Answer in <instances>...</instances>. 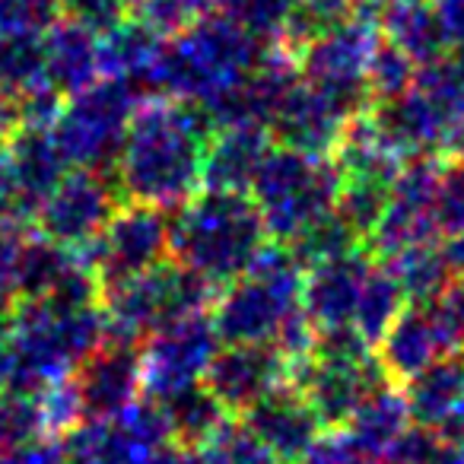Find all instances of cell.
I'll use <instances>...</instances> for the list:
<instances>
[{"label": "cell", "instance_id": "6da1fadb", "mask_svg": "<svg viewBox=\"0 0 464 464\" xmlns=\"http://www.w3.org/2000/svg\"><path fill=\"white\" fill-rule=\"evenodd\" d=\"M213 130L200 102L147 92L130 115L111 169L121 198L166 210L185 204L200 191L204 150Z\"/></svg>", "mask_w": 464, "mask_h": 464}, {"label": "cell", "instance_id": "7a4b0ae2", "mask_svg": "<svg viewBox=\"0 0 464 464\" xmlns=\"http://www.w3.org/2000/svg\"><path fill=\"white\" fill-rule=\"evenodd\" d=\"M267 242V226L248 191L200 188L172 210L169 258L210 280L217 290L246 274Z\"/></svg>", "mask_w": 464, "mask_h": 464}, {"label": "cell", "instance_id": "3957f363", "mask_svg": "<svg viewBox=\"0 0 464 464\" xmlns=\"http://www.w3.org/2000/svg\"><path fill=\"white\" fill-rule=\"evenodd\" d=\"M261 52L265 42L248 35L217 10H207L200 20L162 42L147 92L207 102L217 92L242 83L258 64Z\"/></svg>", "mask_w": 464, "mask_h": 464}, {"label": "cell", "instance_id": "277c9868", "mask_svg": "<svg viewBox=\"0 0 464 464\" xmlns=\"http://www.w3.org/2000/svg\"><path fill=\"white\" fill-rule=\"evenodd\" d=\"M305 267L284 242H267L246 274L219 286L210 322L219 343H271L280 324L303 309Z\"/></svg>", "mask_w": 464, "mask_h": 464}, {"label": "cell", "instance_id": "5b68a950", "mask_svg": "<svg viewBox=\"0 0 464 464\" xmlns=\"http://www.w3.org/2000/svg\"><path fill=\"white\" fill-rule=\"evenodd\" d=\"M213 296H217V286L210 280L188 271L175 258H166L150 271L102 293L99 303L105 315V341L140 347L143 337L172 318L207 312Z\"/></svg>", "mask_w": 464, "mask_h": 464}, {"label": "cell", "instance_id": "8992f818", "mask_svg": "<svg viewBox=\"0 0 464 464\" xmlns=\"http://www.w3.org/2000/svg\"><path fill=\"white\" fill-rule=\"evenodd\" d=\"M341 175L331 160L305 156L274 143L261 160L248 188V198L261 210L267 236L274 242H290L303 226L334 207Z\"/></svg>", "mask_w": 464, "mask_h": 464}, {"label": "cell", "instance_id": "52a82bcc", "mask_svg": "<svg viewBox=\"0 0 464 464\" xmlns=\"http://www.w3.org/2000/svg\"><path fill=\"white\" fill-rule=\"evenodd\" d=\"M147 92L118 77H99L86 90L64 99L52 121V137L67 166L111 172L130 115Z\"/></svg>", "mask_w": 464, "mask_h": 464}, {"label": "cell", "instance_id": "ba28073f", "mask_svg": "<svg viewBox=\"0 0 464 464\" xmlns=\"http://www.w3.org/2000/svg\"><path fill=\"white\" fill-rule=\"evenodd\" d=\"M169 239H172V210L140 200H121L102 232L77 255L96 274L105 293L166 261Z\"/></svg>", "mask_w": 464, "mask_h": 464}, {"label": "cell", "instance_id": "9c48e42d", "mask_svg": "<svg viewBox=\"0 0 464 464\" xmlns=\"http://www.w3.org/2000/svg\"><path fill=\"white\" fill-rule=\"evenodd\" d=\"M379 42L382 35L375 14L369 7H360L350 16H343L341 23L312 35L299 48V73H303V80L337 96L353 111H362L369 109L366 67Z\"/></svg>", "mask_w": 464, "mask_h": 464}, {"label": "cell", "instance_id": "30bf717a", "mask_svg": "<svg viewBox=\"0 0 464 464\" xmlns=\"http://www.w3.org/2000/svg\"><path fill=\"white\" fill-rule=\"evenodd\" d=\"M121 200L124 198L111 172L73 166L42 198V204L33 213V223L45 239L80 252L102 232V226L109 223Z\"/></svg>", "mask_w": 464, "mask_h": 464}, {"label": "cell", "instance_id": "8fae6325", "mask_svg": "<svg viewBox=\"0 0 464 464\" xmlns=\"http://www.w3.org/2000/svg\"><path fill=\"white\" fill-rule=\"evenodd\" d=\"M219 350V337L213 331L210 312H191L166 322L140 343L143 394L160 398L181 385L200 382Z\"/></svg>", "mask_w": 464, "mask_h": 464}, {"label": "cell", "instance_id": "7c38bea8", "mask_svg": "<svg viewBox=\"0 0 464 464\" xmlns=\"http://www.w3.org/2000/svg\"><path fill=\"white\" fill-rule=\"evenodd\" d=\"M293 388L303 392V398L312 404L324 426H341L356 411L362 398L372 388H379L385 379L375 353L362 356H315L290 362Z\"/></svg>", "mask_w": 464, "mask_h": 464}, {"label": "cell", "instance_id": "4fadbf2b", "mask_svg": "<svg viewBox=\"0 0 464 464\" xmlns=\"http://www.w3.org/2000/svg\"><path fill=\"white\" fill-rule=\"evenodd\" d=\"M353 115L356 111L337 96L324 92L322 86L309 83V80H299L277 105L274 118L267 121V130H271V140L277 147L331 160L343 128Z\"/></svg>", "mask_w": 464, "mask_h": 464}, {"label": "cell", "instance_id": "5bb4252c", "mask_svg": "<svg viewBox=\"0 0 464 464\" xmlns=\"http://www.w3.org/2000/svg\"><path fill=\"white\" fill-rule=\"evenodd\" d=\"M80 420L118 417L143 394L140 347L137 343L105 341L71 369Z\"/></svg>", "mask_w": 464, "mask_h": 464}, {"label": "cell", "instance_id": "9a60e30c", "mask_svg": "<svg viewBox=\"0 0 464 464\" xmlns=\"http://www.w3.org/2000/svg\"><path fill=\"white\" fill-rule=\"evenodd\" d=\"M290 379V362L274 343H219L204 385L226 407L229 417H239L271 388Z\"/></svg>", "mask_w": 464, "mask_h": 464}, {"label": "cell", "instance_id": "2e32d148", "mask_svg": "<svg viewBox=\"0 0 464 464\" xmlns=\"http://www.w3.org/2000/svg\"><path fill=\"white\" fill-rule=\"evenodd\" d=\"M239 420L261 439V445L271 451L277 464H299L318 432L324 430L303 392L290 382L271 388L246 413H239Z\"/></svg>", "mask_w": 464, "mask_h": 464}, {"label": "cell", "instance_id": "e0dca14e", "mask_svg": "<svg viewBox=\"0 0 464 464\" xmlns=\"http://www.w3.org/2000/svg\"><path fill=\"white\" fill-rule=\"evenodd\" d=\"M372 261L375 258L366 248H356V252L341 255V258L305 267L303 312H305V318L315 324V331L353 324V309H356V299H360V286Z\"/></svg>", "mask_w": 464, "mask_h": 464}, {"label": "cell", "instance_id": "ac0fdd59", "mask_svg": "<svg viewBox=\"0 0 464 464\" xmlns=\"http://www.w3.org/2000/svg\"><path fill=\"white\" fill-rule=\"evenodd\" d=\"M274 147L265 124H229L217 128L204 150L200 188L213 191H248L261 160Z\"/></svg>", "mask_w": 464, "mask_h": 464}, {"label": "cell", "instance_id": "d6986e66", "mask_svg": "<svg viewBox=\"0 0 464 464\" xmlns=\"http://www.w3.org/2000/svg\"><path fill=\"white\" fill-rule=\"evenodd\" d=\"M375 347H379L375 360H379L385 379L394 385H404L407 379L423 372L430 362L449 353L423 303H407Z\"/></svg>", "mask_w": 464, "mask_h": 464}, {"label": "cell", "instance_id": "ffe728a7", "mask_svg": "<svg viewBox=\"0 0 464 464\" xmlns=\"http://www.w3.org/2000/svg\"><path fill=\"white\" fill-rule=\"evenodd\" d=\"M99 77L96 33L73 20H54L42 33V80L67 99Z\"/></svg>", "mask_w": 464, "mask_h": 464}, {"label": "cell", "instance_id": "44dd1931", "mask_svg": "<svg viewBox=\"0 0 464 464\" xmlns=\"http://www.w3.org/2000/svg\"><path fill=\"white\" fill-rule=\"evenodd\" d=\"M407 426H411V411H407L404 392L394 382H382L356 404V411L343 420L341 430L350 436L362 461L385 464L388 449L398 442Z\"/></svg>", "mask_w": 464, "mask_h": 464}, {"label": "cell", "instance_id": "7402d4cb", "mask_svg": "<svg viewBox=\"0 0 464 464\" xmlns=\"http://www.w3.org/2000/svg\"><path fill=\"white\" fill-rule=\"evenodd\" d=\"M99 42V73L102 77H118L128 83L140 86L143 92L150 90V73L162 52V35L153 33L147 23L137 16H121L115 26L102 29L96 35Z\"/></svg>", "mask_w": 464, "mask_h": 464}, {"label": "cell", "instance_id": "603a6c76", "mask_svg": "<svg viewBox=\"0 0 464 464\" xmlns=\"http://www.w3.org/2000/svg\"><path fill=\"white\" fill-rule=\"evenodd\" d=\"M4 147H7L10 166H14L16 188H20V198H23V210H26V219L33 223L35 207L42 204V198L58 185L61 175L71 166L64 162V156H61L58 143H54L48 128H26V124H23Z\"/></svg>", "mask_w": 464, "mask_h": 464}, {"label": "cell", "instance_id": "cb8c5ba5", "mask_svg": "<svg viewBox=\"0 0 464 464\" xmlns=\"http://www.w3.org/2000/svg\"><path fill=\"white\" fill-rule=\"evenodd\" d=\"M156 449L121 417L80 420L64 432V464H153Z\"/></svg>", "mask_w": 464, "mask_h": 464}, {"label": "cell", "instance_id": "d4e9b609", "mask_svg": "<svg viewBox=\"0 0 464 464\" xmlns=\"http://www.w3.org/2000/svg\"><path fill=\"white\" fill-rule=\"evenodd\" d=\"M379 35L407 54L413 64H430L449 54V39L430 0H382L375 7Z\"/></svg>", "mask_w": 464, "mask_h": 464}, {"label": "cell", "instance_id": "484cf974", "mask_svg": "<svg viewBox=\"0 0 464 464\" xmlns=\"http://www.w3.org/2000/svg\"><path fill=\"white\" fill-rule=\"evenodd\" d=\"M404 401L411 423L436 426L464 404V350L439 356L436 362L404 382Z\"/></svg>", "mask_w": 464, "mask_h": 464}, {"label": "cell", "instance_id": "4316f807", "mask_svg": "<svg viewBox=\"0 0 464 464\" xmlns=\"http://www.w3.org/2000/svg\"><path fill=\"white\" fill-rule=\"evenodd\" d=\"M156 404L166 413L172 442H185V445H204L207 439L223 426V420L229 417L226 407L219 404L210 388L204 385V379L160 394Z\"/></svg>", "mask_w": 464, "mask_h": 464}, {"label": "cell", "instance_id": "83f0119b", "mask_svg": "<svg viewBox=\"0 0 464 464\" xmlns=\"http://www.w3.org/2000/svg\"><path fill=\"white\" fill-rule=\"evenodd\" d=\"M379 261L394 277V284L401 286L407 303H426V299H432L442 286H449L455 280L439 239L417 242V246H407Z\"/></svg>", "mask_w": 464, "mask_h": 464}, {"label": "cell", "instance_id": "f1b7e54d", "mask_svg": "<svg viewBox=\"0 0 464 464\" xmlns=\"http://www.w3.org/2000/svg\"><path fill=\"white\" fill-rule=\"evenodd\" d=\"M407 305L404 293L401 286L394 284V277L385 271L382 261H372L362 277L360 286V299H356V309H353V328L362 334V341L369 347L382 341V334L388 331V324L398 318V312Z\"/></svg>", "mask_w": 464, "mask_h": 464}, {"label": "cell", "instance_id": "f546056e", "mask_svg": "<svg viewBox=\"0 0 464 464\" xmlns=\"http://www.w3.org/2000/svg\"><path fill=\"white\" fill-rule=\"evenodd\" d=\"M80 261L77 252L45 239L42 232H29L20 261V299H42L61 284L67 271Z\"/></svg>", "mask_w": 464, "mask_h": 464}, {"label": "cell", "instance_id": "4dcf8cb0", "mask_svg": "<svg viewBox=\"0 0 464 464\" xmlns=\"http://www.w3.org/2000/svg\"><path fill=\"white\" fill-rule=\"evenodd\" d=\"M284 246L296 255L299 265L312 267V265H322V261L356 252V248H362V242L356 239V232L350 229L334 213V207H331L328 213H322V217H315L309 226H303V229H299L290 242H284Z\"/></svg>", "mask_w": 464, "mask_h": 464}, {"label": "cell", "instance_id": "1f68e13d", "mask_svg": "<svg viewBox=\"0 0 464 464\" xmlns=\"http://www.w3.org/2000/svg\"><path fill=\"white\" fill-rule=\"evenodd\" d=\"M293 4L296 0H213V10L223 14L226 20H232L239 29H246L258 42L271 45V42H280V35H284Z\"/></svg>", "mask_w": 464, "mask_h": 464}, {"label": "cell", "instance_id": "d6a6232c", "mask_svg": "<svg viewBox=\"0 0 464 464\" xmlns=\"http://www.w3.org/2000/svg\"><path fill=\"white\" fill-rule=\"evenodd\" d=\"M417 67L411 58H407L401 48H394L392 42L382 39L375 45L372 58H369L366 67V96L369 105H382L392 102V99L404 96L411 90L413 77H417Z\"/></svg>", "mask_w": 464, "mask_h": 464}, {"label": "cell", "instance_id": "836d02e7", "mask_svg": "<svg viewBox=\"0 0 464 464\" xmlns=\"http://www.w3.org/2000/svg\"><path fill=\"white\" fill-rule=\"evenodd\" d=\"M42 80V35L0 33V90L20 96Z\"/></svg>", "mask_w": 464, "mask_h": 464}, {"label": "cell", "instance_id": "e575fe53", "mask_svg": "<svg viewBox=\"0 0 464 464\" xmlns=\"http://www.w3.org/2000/svg\"><path fill=\"white\" fill-rule=\"evenodd\" d=\"M204 451L210 464H277L261 439L236 417L223 420V426L204 442Z\"/></svg>", "mask_w": 464, "mask_h": 464}, {"label": "cell", "instance_id": "d590c367", "mask_svg": "<svg viewBox=\"0 0 464 464\" xmlns=\"http://www.w3.org/2000/svg\"><path fill=\"white\" fill-rule=\"evenodd\" d=\"M207 10H213V0H130L128 14L147 23L162 39H169V35L191 26L194 20H200Z\"/></svg>", "mask_w": 464, "mask_h": 464}, {"label": "cell", "instance_id": "8d00e7d4", "mask_svg": "<svg viewBox=\"0 0 464 464\" xmlns=\"http://www.w3.org/2000/svg\"><path fill=\"white\" fill-rule=\"evenodd\" d=\"M432 217H436L439 236H455L464 229V156L442 160Z\"/></svg>", "mask_w": 464, "mask_h": 464}, {"label": "cell", "instance_id": "74e56055", "mask_svg": "<svg viewBox=\"0 0 464 464\" xmlns=\"http://www.w3.org/2000/svg\"><path fill=\"white\" fill-rule=\"evenodd\" d=\"M423 309L430 312L449 353L464 350V277H455L449 286H442L436 296L426 299Z\"/></svg>", "mask_w": 464, "mask_h": 464}, {"label": "cell", "instance_id": "f35d334b", "mask_svg": "<svg viewBox=\"0 0 464 464\" xmlns=\"http://www.w3.org/2000/svg\"><path fill=\"white\" fill-rule=\"evenodd\" d=\"M26 236V223L0 219V305H14L20 299V261Z\"/></svg>", "mask_w": 464, "mask_h": 464}, {"label": "cell", "instance_id": "ab89813d", "mask_svg": "<svg viewBox=\"0 0 464 464\" xmlns=\"http://www.w3.org/2000/svg\"><path fill=\"white\" fill-rule=\"evenodd\" d=\"M58 16V0H0V33L42 35Z\"/></svg>", "mask_w": 464, "mask_h": 464}, {"label": "cell", "instance_id": "60d3db41", "mask_svg": "<svg viewBox=\"0 0 464 464\" xmlns=\"http://www.w3.org/2000/svg\"><path fill=\"white\" fill-rule=\"evenodd\" d=\"M58 10L64 14V20L80 23L99 35L102 29L115 26L121 16H128L130 0H58Z\"/></svg>", "mask_w": 464, "mask_h": 464}, {"label": "cell", "instance_id": "b9f144b4", "mask_svg": "<svg viewBox=\"0 0 464 464\" xmlns=\"http://www.w3.org/2000/svg\"><path fill=\"white\" fill-rule=\"evenodd\" d=\"M0 464H64V436H35L0 449Z\"/></svg>", "mask_w": 464, "mask_h": 464}, {"label": "cell", "instance_id": "7bdbcfd3", "mask_svg": "<svg viewBox=\"0 0 464 464\" xmlns=\"http://www.w3.org/2000/svg\"><path fill=\"white\" fill-rule=\"evenodd\" d=\"M0 219H20V223H29L26 210H23L20 188H16L14 166H10V156H7V147H4V143H0Z\"/></svg>", "mask_w": 464, "mask_h": 464}, {"label": "cell", "instance_id": "ee69618b", "mask_svg": "<svg viewBox=\"0 0 464 464\" xmlns=\"http://www.w3.org/2000/svg\"><path fill=\"white\" fill-rule=\"evenodd\" d=\"M430 7L449 39V48L455 42H464V0H430Z\"/></svg>", "mask_w": 464, "mask_h": 464}, {"label": "cell", "instance_id": "f6af8a7d", "mask_svg": "<svg viewBox=\"0 0 464 464\" xmlns=\"http://www.w3.org/2000/svg\"><path fill=\"white\" fill-rule=\"evenodd\" d=\"M153 464H210L204 445H185V442H169L166 449L156 451Z\"/></svg>", "mask_w": 464, "mask_h": 464}, {"label": "cell", "instance_id": "bcb514c9", "mask_svg": "<svg viewBox=\"0 0 464 464\" xmlns=\"http://www.w3.org/2000/svg\"><path fill=\"white\" fill-rule=\"evenodd\" d=\"M23 128L20 121V102H16L14 92L0 90V143H7L16 130Z\"/></svg>", "mask_w": 464, "mask_h": 464}, {"label": "cell", "instance_id": "7dc6e473", "mask_svg": "<svg viewBox=\"0 0 464 464\" xmlns=\"http://www.w3.org/2000/svg\"><path fill=\"white\" fill-rule=\"evenodd\" d=\"M432 432H436V436L442 439L445 445L464 451V404L458 407V411H451L449 417L442 420V423L432 426Z\"/></svg>", "mask_w": 464, "mask_h": 464}, {"label": "cell", "instance_id": "c3c4849f", "mask_svg": "<svg viewBox=\"0 0 464 464\" xmlns=\"http://www.w3.org/2000/svg\"><path fill=\"white\" fill-rule=\"evenodd\" d=\"M442 252L451 265V274H455V277H464V229L455 232V236H445Z\"/></svg>", "mask_w": 464, "mask_h": 464}, {"label": "cell", "instance_id": "681fc988", "mask_svg": "<svg viewBox=\"0 0 464 464\" xmlns=\"http://www.w3.org/2000/svg\"><path fill=\"white\" fill-rule=\"evenodd\" d=\"M445 58H449V64L455 67V73L461 77V83H464V42H455V45L449 48V54H445Z\"/></svg>", "mask_w": 464, "mask_h": 464}, {"label": "cell", "instance_id": "f907efd6", "mask_svg": "<svg viewBox=\"0 0 464 464\" xmlns=\"http://www.w3.org/2000/svg\"><path fill=\"white\" fill-rule=\"evenodd\" d=\"M360 4H362V7H369V10H372V14H375V7H379L382 0H360Z\"/></svg>", "mask_w": 464, "mask_h": 464}, {"label": "cell", "instance_id": "816d5d0a", "mask_svg": "<svg viewBox=\"0 0 464 464\" xmlns=\"http://www.w3.org/2000/svg\"><path fill=\"white\" fill-rule=\"evenodd\" d=\"M360 464H372V461H360Z\"/></svg>", "mask_w": 464, "mask_h": 464}, {"label": "cell", "instance_id": "f5cc1de1", "mask_svg": "<svg viewBox=\"0 0 464 464\" xmlns=\"http://www.w3.org/2000/svg\"><path fill=\"white\" fill-rule=\"evenodd\" d=\"M0 309H7V305H0Z\"/></svg>", "mask_w": 464, "mask_h": 464}]
</instances>
